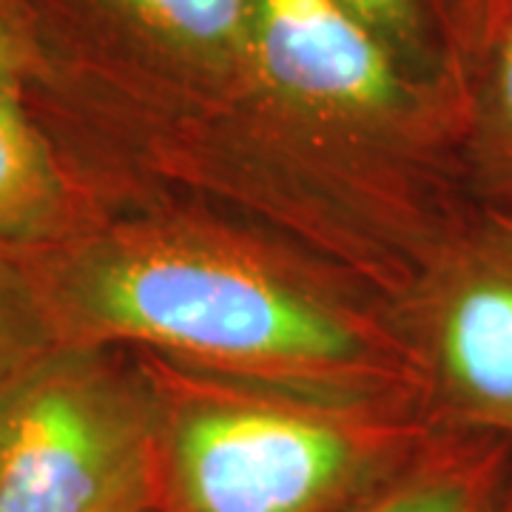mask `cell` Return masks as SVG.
Here are the masks:
<instances>
[{"label":"cell","instance_id":"cell-1","mask_svg":"<svg viewBox=\"0 0 512 512\" xmlns=\"http://www.w3.org/2000/svg\"><path fill=\"white\" fill-rule=\"evenodd\" d=\"M57 328L134 339L265 376H325L359 336L325 305L237 256L163 237H111L60 262L43 291Z\"/></svg>","mask_w":512,"mask_h":512},{"label":"cell","instance_id":"cell-2","mask_svg":"<svg viewBox=\"0 0 512 512\" xmlns=\"http://www.w3.org/2000/svg\"><path fill=\"white\" fill-rule=\"evenodd\" d=\"M407 461L410 441L348 413L208 396L160 430L154 501L165 512H348Z\"/></svg>","mask_w":512,"mask_h":512},{"label":"cell","instance_id":"cell-3","mask_svg":"<svg viewBox=\"0 0 512 512\" xmlns=\"http://www.w3.org/2000/svg\"><path fill=\"white\" fill-rule=\"evenodd\" d=\"M160 430L83 350L0 393V512H126L154 501Z\"/></svg>","mask_w":512,"mask_h":512},{"label":"cell","instance_id":"cell-4","mask_svg":"<svg viewBox=\"0 0 512 512\" xmlns=\"http://www.w3.org/2000/svg\"><path fill=\"white\" fill-rule=\"evenodd\" d=\"M248 57L279 97L328 117H379L404 100L393 49L342 0H254Z\"/></svg>","mask_w":512,"mask_h":512},{"label":"cell","instance_id":"cell-5","mask_svg":"<svg viewBox=\"0 0 512 512\" xmlns=\"http://www.w3.org/2000/svg\"><path fill=\"white\" fill-rule=\"evenodd\" d=\"M436 353L458 416L512 439V228L461 259L441 305Z\"/></svg>","mask_w":512,"mask_h":512},{"label":"cell","instance_id":"cell-6","mask_svg":"<svg viewBox=\"0 0 512 512\" xmlns=\"http://www.w3.org/2000/svg\"><path fill=\"white\" fill-rule=\"evenodd\" d=\"M510 441L481 430L439 441L348 512H501L512 481Z\"/></svg>","mask_w":512,"mask_h":512},{"label":"cell","instance_id":"cell-7","mask_svg":"<svg viewBox=\"0 0 512 512\" xmlns=\"http://www.w3.org/2000/svg\"><path fill=\"white\" fill-rule=\"evenodd\" d=\"M69 217V194L20 83L0 86V245L52 239Z\"/></svg>","mask_w":512,"mask_h":512},{"label":"cell","instance_id":"cell-8","mask_svg":"<svg viewBox=\"0 0 512 512\" xmlns=\"http://www.w3.org/2000/svg\"><path fill=\"white\" fill-rule=\"evenodd\" d=\"M165 43L208 60L248 57L254 0H103Z\"/></svg>","mask_w":512,"mask_h":512},{"label":"cell","instance_id":"cell-9","mask_svg":"<svg viewBox=\"0 0 512 512\" xmlns=\"http://www.w3.org/2000/svg\"><path fill=\"white\" fill-rule=\"evenodd\" d=\"M484 72L476 128L490 185L512 202V0H484Z\"/></svg>","mask_w":512,"mask_h":512},{"label":"cell","instance_id":"cell-10","mask_svg":"<svg viewBox=\"0 0 512 512\" xmlns=\"http://www.w3.org/2000/svg\"><path fill=\"white\" fill-rule=\"evenodd\" d=\"M57 333L43 291H35L0 256V393L57 350Z\"/></svg>","mask_w":512,"mask_h":512},{"label":"cell","instance_id":"cell-11","mask_svg":"<svg viewBox=\"0 0 512 512\" xmlns=\"http://www.w3.org/2000/svg\"><path fill=\"white\" fill-rule=\"evenodd\" d=\"M353 15L365 20L367 26L382 37L384 43L396 49H416L421 46V15L416 0H342Z\"/></svg>","mask_w":512,"mask_h":512},{"label":"cell","instance_id":"cell-12","mask_svg":"<svg viewBox=\"0 0 512 512\" xmlns=\"http://www.w3.org/2000/svg\"><path fill=\"white\" fill-rule=\"evenodd\" d=\"M26 66V43L18 32L15 20L0 6V86L20 83V72Z\"/></svg>","mask_w":512,"mask_h":512},{"label":"cell","instance_id":"cell-13","mask_svg":"<svg viewBox=\"0 0 512 512\" xmlns=\"http://www.w3.org/2000/svg\"><path fill=\"white\" fill-rule=\"evenodd\" d=\"M501 512H512V481L507 487V495H504V504H501Z\"/></svg>","mask_w":512,"mask_h":512},{"label":"cell","instance_id":"cell-14","mask_svg":"<svg viewBox=\"0 0 512 512\" xmlns=\"http://www.w3.org/2000/svg\"><path fill=\"white\" fill-rule=\"evenodd\" d=\"M148 507H137V510H126V512H146Z\"/></svg>","mask_w":512,"mask_h":512},{"label":"cell","instance_id":"cell-15","mask_svg":"<svg viewBox=\"0 0 512 512\" xmlns=\"http://www.w3.org/2000/svg\"><path fill=\"white\" fill-rule=\"evenodd\" d=\"M476 6H478V9H481V6H484V0H476Z\"/></svg>","mask_w":512,"mask_h":512}]
</instances>
